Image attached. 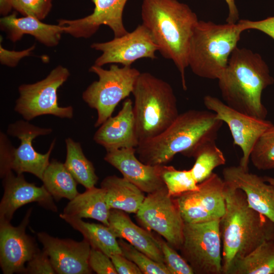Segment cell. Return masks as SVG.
Returning a JSON list of instances; mask_svg holds the SVG:
<instances>
[{"label": "cell", "mask_w": 274, "mask_h": 274, "mask_svg": "<svg viewBox=\"0 0 274 274\" xmlns=\"http://www.w3.org/2000/svg\"><path fill=\"white\" fill-rule=\"evenodd\" d=\"M164 264L170 274H194V271L186 260L179 254L169 244L159 238Z\"/></svg>", "instance_id": "34"}, {"label": "cell", "mask_w": 274, "mask_h": 274, "mask_svg": "<svg viewBox=\"0 0 274 274\" xmlns=\"http://www.w3.org/2000/svg\"><path fill=\"white\" fill-rule=\"evenodd\" d=\"M91 48L101 52L94 64L102 66L109 63H119L131 66L136 60L143 58H156L158 48L148 28L143 24L132 31L105 42L92 44Z\"/></svg>", "instance_id": "13"}, {"label": "cell", "mask_w": 274, "mask_h": 274, "mask_svg": "<svg viewBox=\"0 0 274 274\" xmlns=\"http://www.w3.org/2000/svg\"><path fill=\"white\" fill-rule=\"evenodd\" d=\"M136 216L148 230L155 231L173 248L180 250L185 222L175 198L168 195L166 187L148 193Z\"/></svg>", "instance_id": "10"}, {"label": "cell", "mask_w": 274, "mask_h": 274, "mask_svg": "<svg viewBox=\"0 0 274 274\" xmlns=\"http://www.w3.org/2000/svg\"><path fill=\"white\" fill-rule=\"evenodd\" d=\"M223 122L212 111L189 110L155 137L139 143L136 153L143 162L165 165L181 153L191 157L201 145L216 141Z\"/></svg>", "instance_id": "3"}, {"label": "cell", "mask_w": 274, "mask_h": 274, "mask_svg": "<svg viewBox=\"0 0 274 274\" xmlns=\"http://www.w3.org/2000/svg\"><path fill=\"white\" fill-rule=\"evenodd\" d=\"M118 274H143L139 267L122 254L110 256Z\"/></svg>", "instance_id": "41"}, {"label": "cell", "mask_w": 274, "mask_h": 274, "mask_svg": "<svg viewBox=\"0 0 274 274\" xmlns=\"http://www.w3.org/2000/svg\"><path fill=\"white\" fill-rule=\"evenodd\" d=\"M42 181L46 189L56 201L63 198L71 200L79 193L77 189V182L64 163L56 159L50 162Z\"/></svg>", "instance_id": "27"}, {"label": "cell", "mask_w": 274, "mask_h": 274, "mask_svg": "<svg viewBox=\"0 0 274 274\" xmlns=\"http://www.w3.org/2000/svg\"><path fill=\"white\" fill-rule=\"evenodd\" d=\"M132 94L140 143L162 133L179 114L171 85L150 73H141Z\"/></svg>", "instance_id": "6"}, {"label": "cell", "mask_w": 274, "mask_h": 274, "mask_svg": "<svg viewBox=\"0 0 274 274\" xmlns=\"http://www.w3.org/2000/svg\"><path fill=\"white\" fill-rule=\"evenodd\" d=\"M94 5L93 12L79 19H60L58 24L65 27L64 33L76 38L87 39L92 36L100 26L105 25L113 31L114 37L128 32L123 22V13L127 0H91Z\"/></svg>", "instance_id": "16"}, {"label": "cell", "mask_w": 274, "mask_h": 274, "mask_svg": "<svg viewBox=\"0 0 274 274\" xmlns=\"http://www.w3.org/2000/svg\"><path fill=\"white\" fill-rule=\"evenodd\" d=\"M2 179L4 192L0 202V220L11 222L18 209L31 202H37L47 210L57 212L53 197L43 185L37 186L26 181L23 174L15 175L12 170Z\"/></svg>", "instance_id": "18"}, {"label": "cell", "mask_w": 274, "mask_h": 274, "mask_svg": "<svg viewBox=\"0 0 274 274\" xmlns=\"http://www.w3.org/2000/svg\"><path fill=\"white\" fill-rule=\"evenodd\" d=\"M52 132L50 128L40 127L26 120H18L10 124L8 127V134L18 138L21 142L17 148H14L11 169L18 175L30 173L42 180L44 173L50 163V156L56 141L55 139L53 141L45 154L37 152L32 143L36 138Z\"/></svg>", "instance_id": "14"}, {"label": "cell", "mask_w": 274, "mask_h": 274, "mask_svg": "<svg viewBox=\"0 0 274 274\" xmlns=\"http://www.w3.org/2000/svg\"><path fill=\"white\" fill-rule=\"evenodd\" d=\"M161 176L168 195L173 197L198 188L190 169L178 170L173 166L163 165Z\"/></svg>", "instance_id": "31"}, {"label": "cell", "mask_w": 274, "mask_h": 274, "mask_svg": "<svg viewBox=\"0 0 274 274\" xmlns=\"http://www.w3.org/2000/svg\"><path fill=\"white\" fill-rule=\"evenodd\" d=\"M228 8V15L226 18L227 23H236L239 20V13L235 5V0H224Z\"/></svg>", "instance_id": "42"}, {"label": "cell", "mask_w": 274, "mask_h": 274, "mask_svg": "<svg viewBox=\"0 0 274 274\" xmlns=\"http://www.w3.org/2000/svg\"><path fill=\"white\" fill-rule=\"evenodd\" d=\"M250 160L258 170L274 169V124L259 138L250 154Z\"/></svg>", "instance_id": "32"}, {"label": "cell", "mask_w": 274, "mask_h": 274, "mask_svg": "<svg viewBox=\"0 0 274 274\" xmlns=\"http://www.w3.org/2000/svg\"><path fill=\"white\" fill-rule=\"evenodd\" d=\"M223 179L245 194L250 208L274 223V186L239 165L225 167Z\"/></svg>", "instance_id": "20"}, {"label": "cell", "mask_w": 274, "mask_h": 274, "mask_svg": "<svg viewBox=\"0 0 274 274\" xmlns=\"http://www.w3.org/2000/svg\"><path fill=\"white\" fill-rule=\"evenodd\" d=\"M26 264L24 273H56L50 258L44 249L40 250Z\"/></svg>", "instance_id": "36"}, {"label": "cell", "mask_w": 274, "mask_h": 274, "mask_svg": "<svg viewBox=\"0 0 274 274\" xmlns=\"http://www.w3.org/2000/svg\"><path fill=\"white\" fill-rule=\"evenodd\" d=\"M35 47L36 45H33L26 49L17 51L7 50L4 48L1 44V63L9 67H15L22 58L30 55Z\"/></svg>", "instance_id": "40"}, {"label": "cell", "mask_w": 274, "mask_h": 274, "mask_svg": "<svg viewBox=\"0 0 274 274\" xmlns=\"http://www.w3.org/2000/svg\"><path fill=\"white\" fill-rule=\"evenodd\" d=\"M206 107L216 115V117L228 125L233 144L242 151L239 165L249 170L250 154L261 135L273 124L269 121L248 115L233 109L216 97L206 95Z\"/></svg>", "instance_id": "12"}, {"label": "cell", "mask_w": 274, "mask_h": 274, "mask_svg": "<svg viewBox=\"0 0 274 274\" xmlns=\"http://www.w3.org/2000/svg\"><path fill=\"white\" fill-rule=\"evenodd\" d=\"M118 241L122 254L134 263L143 274H170L164 264L153 260L123 239Z\"/></svg>", "instance_id": "33"}, {"label": "cell", "mask_w": 274, "mask_h": 274, "mask_svg": "<svg viewBox=\"0 0 274 274\" xmlns=\"http://www.w3.org/2000/svg\"><path fill=\"white\" fill-rule=\"evenodd\" d=\"M243 31L239 24L198 20L191 37L188 64L196 76L218 79Z\"/></svg>", "instance_id": "5"}, {"label": "cell", "mask_w": 274, "mask_h": 274, "mask_svg": "<svg viewBox=\"0 0 274 274\" xmlns=\"http://www.w3.org/2000/svg\"><path fill=\"white\" fill-rule=\"evenodd\" d=\"M13 9L23 16H30L40 20L50 12L52 0H10Z\"/></svg>", "instance_id": "35"}, {"label": "cell", "mask_w": 274, "mask_h": 274, "mask_svg": "<svg viewBox=\"0 0 274 274\" xmlns=\"http://www.w3.org/2000/svg\"><path fill=\"white\" fill-rule=\"evenodd\" d=\"M66 167L77 182L86 189L94 187L98 178L92 163L85 156L80 143L70 138L65 141Z\"/></svg>", "instance_id": "29"}, {"label": "cell", "mask_w": 274, "mask_h": 274, "mask_svg": "<svg viewBox=\"0 0 274 274\" xmlns=\"http://www.w3.org/2000/svg\"><path fill=\"white\" fill-rule=\"evenodd\" d=\"M195 163L190 169L197 184L207 178L217 167L224 165L226 159L215 141H211L201 145L195 152Z\"/></svg>", "instance_id": "30"}, {"label": "cell", "mask_w": 274, "mask_h": 274, "mask_svg": "<svg viewBox=\"0 0 274 274\" xmlns=\"http://www.w3.org/2000/svg\"><path fill=\"white\" fill-rule=\"evenodd\" d=\"M70 76L69 70L59 65L44 79L32 84H24L18 87L19 96L14 110L26 121L44 115L71 119L73 108L60 107L57 102L58 88Z\"/></svg>", "instance_id": "8"}, {"label": "cell", "mask_w": 274, "mask_h": 274, "mask_svg": "<svg viewBox=\"0 0 274 274\" xmlns=\"http://www.w3.org/2000/svg\"><path fill=\"white\" fill-rule=\"evenodd\" d=\"M37 236L48 254L56 273H92L89 264L91 247L85 239L77 242L53 237L44 232L38 233Z\"/></svg>", "instance_id": "17"}, {"label": "cell", "mask_w": 274, "mask_h": 274, "mask_svg": "<svg viewBox=\"0 0 274 274\" xmlns=\"http://www.w3.org/2000/svg\"><path fill=\"white\" fill-rule=\"evenodd\" d=\"M14 147L3 132L0 136V174L2 178L8 172L12 170L10 164Z\"/></svg>", "instance_id": "39"}, {"label": "cell", "mask_w": 274, "mask_h": 274, "mask_svg": "<svg viewBox=\"0 0 274 274\" xmlns=\"http://www.w3.org/2000/svg\"><path fill=\"white\" fill-rule=\"evenodd\" d=\"M263 179L265 181L274 186V178L265 176Z\"/></svg>", "instance_id": "44"}, {"label": "cell", "mask_w": 274, "mask_h": 274, "mask_svg": "<svg viewBox=\"0 0 274 274\" xmlns=\"http://www.w3.org/2000/svg\"><path fill=\"white\" fill-rule=\"evenodd\" d=\"M198 186L196 190L174 197L184 222L196 223L220 220L226 210V182L213 173Z\"/></svg>", "instance_id": "11"}, {"label": "cell", "mask_w": 274, "mask_h": 274, "mask_svg": "<svg viewBox=\"0 0 274 274\" xmlns=\"http://www.w3.org/2000/svg\"><path fill=\"white\" fill-rule=\"evenodd\" d=\"M59 217L79 231L91 248L101 251L110 257L114 254H122L117 237L109 226L103 224L86 222L82 219L63 213Z\"/></svg>", "instance_id": "26"}, {"label": "cell", "mask_w": 274, "mask_h": 274, "mask_svg": "<svg viewBox=\"0 0 274 274\" xmlns=\"http://www.w3.org/2000/svg\"><path fill=\"white\" fill-rule=\"evenodd\" d=\"M218 80L226 104L242 113L265 119L268 113L262 102V93L274 79L260 54L236 47Z\"/></svg>", "instance_id": "4"}, {"label": "cell", "mask_w": 274, "mask_h": 274, "mask_svg": "<svg viewBox=\"0 0 274 274\" xmlns=\"http://www.w3.org/2000/svg\"><path fill=\"white\" fill-rule=\"evenodd\" d=\"M110 210L106 202L105 190L94 186L71 200L63 213L80 219H94L108 226Z\"/></svg>", "instance_id": "25"}, {"label": "cell", "mask_w": 274, "mask_h": 274, "mask_svg": "<svg viewBox=\"0 0 274 274\" xmlns=\"http://www.w3.org/2000/svg\"><path fill=\"white\" fill-rule=\"evenodd\" d=\"M225 198L226 210L219 226L222 274H228L235 260L264 242L274 240V223L250 208L245 193L227 182Z\"/></svg>", "instance_id": "1"}, {"label": "cell", "mask_w": 274, "mask_h": 274, "mask_svg": "<svg viewBox=\"0 0 274 274\" xmlns=\"http://www.w3.org/2000/svg\"><path fill=\"white\" fill-rule=\"evenodd\" d=\"M141 16L165 59L178 69L182 87L186 90L185 70L188 64L190 41L199 20L190 7L178 0H143Z\"/></svg>", "instance_id": "2"}, {"label": "cell", "mask_w": 274, "mask_h": 274, "mask_svg": "<svg viewBox=\"0 0 274 274\" xmlns=\"http://www.w3.org/2000/svg\"><path fill=\"white\" fill-rule=\"evenodd\" d=\"M219 221L185 223L179 250L195 274H222Z\"/></svg>", "instance_id": "9"}, {"label": "cell", "mask_w": 274, "mask_h": 274, "mask_svg": "<svg viewBox=\"0 0 274 274\" xmlns=\"http://www.w3.org/2000/svg\"><path fill=\"white\" fill-rule=\"evenodd\" d=\"M228 274H274V240L264 242L235 260Z\"/></svg>", "instance_id": "28"}, {"label": "cell", "mask_w": 274, "mask_h": 274, "mask_svg": "<svg viewBox=\"0 0 274 274\" xmlns=\"http://www.w3.org/2000/svg\"><path fill=\"white\" fill-rule=\"evenodd\" d=\"M135 153V148L109 151L104 160L144 192L151 193L166 187L161 176L163 165L147 164L136 158Z\"/></svg>", "instance_id": "19"}, {"label": "cell", "mask_w": 274, "mask_h": 274, "mask_svg": "<svg viewBox=\"0 0 274 274\" xmlns=\"http://www.w3.org/2000/svg\"><path fill=\"white\" fill-rule=\"evenodd\" d=\"M93 140L107 151L138 146L140 141L130 98L124 100L117 115L110 117L99 126Z\"/></svg>", "instance_id": "21"}, {"label": "cell", "mask_w": 274, "mask_h": 274, "mask_svg": "<svg viewBox=\"0 0 274 274\" xmlns=\"http://www.w3.org/2000/svg\"><path fill=\"white\" fill-rule=\"evenodd\" d=\"M0 26L6 32L8 39L14 43L20 40L24 35H29L49 47L59 44L65 29L64 27L59 24H46L32 16L17 17L16 13L2 17Z\"/></svg>", "instance_id": "22"}, {"label": "cell", "mask_w": 274, "mask_h": 274, "mask_svg": "<svg viewBox=\"0 0 274 274\" xmlns=\"http://www.w3.org/2000/svg\"><path fill=\"white\" fill-rule=\"evenodd\" d=\"M237 23L243 31L248 29L257 30L274 40V16L259 21L241 19L238 21Z\"/></svg>", "instance_id": "38"}, {"label": "cell", "mask_w": 274, "mask_h": 274, "mask_svg": "<svg viewBox=\"0 0 274 274\" xmlns=\"http://www.w3.org/2000/svg\"><path fill=\"white\" fill-rule=\"evenodd\" d=\"M100 185L105 191L106 202L110 209L136 214L146 196L135 185L116 175L106 177Z\"/></svg>", "instance_id": "24"}, {"label": "cell", "mask_w": 274, "mask_h": 274, "mask_svg": "<svg viewBox=\"0 0 274 274\" xmlns=\"http://www.w3.org/2000/svg\"><path fill=\"white\" fill-rule=\"evenodd\" d=\"M89 264L97 274H118L111 258L96 249L91 248Z\"/></svg>", "instance_id": "37"}, {"label": "cell", "mask_w": 274, "mask_h": 274, "mask_svg": "<svg viewBox=\"0 0 274 274\" xmlns=\"http://www.w3.org/2000/svg\"><path fill=\"white\" fill-rule=\"evenodd\" d=\"M31 212V208L27 210L17 226L0 220V266L4 274L24 273L25 264L40 250L25 232Z\"/></svg>", "instance_id": "15"}, {"label": "cell", "mask_w": 274, "mask_h": 274, "mask_svg": "<svg viewBox=\"0 0 274 274\" xmlns=\"http://www.w3.org/2000/svg\"><path fill=\"white\" fill-rule=\"evenodd\" d=\"M108 226L117 238L126 241L153 260L164 264L159 238L134 224L126 212L111 209Z\"/></svg>", "instance_id": "23"}, {"label": "cell", "mask_w": 274, "mask_h": 274, "mask_svg": "<svg viewBox=\"0 0 274 274\" xmlns=\"http://www.w3.org/2000/svg\"><path fill=\"white\" fill-rule=\"evenodd\" d=\"M89 72L96 74L98 79L83 92L82 98L91 108L96 110L97 118L94 126L98 127L112 116L118 104L132 93L141 72L131 66L119 67L115 64L109 70L94 64Z\"/></svg>", "instance_id": "7"}, {"label": "cell", "mask_w": 274, "mask_h": 274, "mask_svg": "<svg viewBox=\"0 0 274 274\" xmlns=\"http://www.w3.org/2000/svg\"><path fill=\"white\" fill-rule=\"evenodd\" d=\"M12 9L10 0H0V13L2 15H9Z\"/></svg>", "instance_id": "43"}]
</instances>
